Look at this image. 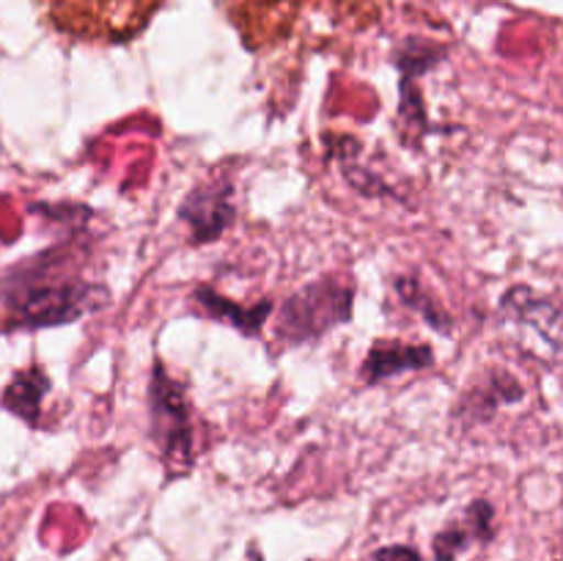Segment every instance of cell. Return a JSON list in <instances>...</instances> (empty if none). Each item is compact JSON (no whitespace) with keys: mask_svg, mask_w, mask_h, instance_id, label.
Listing matches in <instances>:
<instances>
[{"mask_svg":"<svg viewBox=\"0 0 563 561\" xmlns=\"http://www.w3.org/2000/svg\"><path fill=\"white\" fill-rule=\"evenodd\" d=\"M374 561H423L421 553L410 544H390V548H383L374 553Z\"/></svg>","mask_w":563,"mask_h":561,"instance_id":"30bf717a","label":"cell"},{"mask_svg":"<svg viewBox=\"0 0 563 561\" xmlns=\"http://www.w3.org/2000/svg\"><path fill=\"white\" fill-rule=\"evenodd\" d=\"M60 31L86 42H126L141 33L163 0H47Z\"/></svg>","mask_w":563,"mask_h":561,"instance_id":"7a4b0ae2","label":"cell"},{"mask_svg":"<svg viewBox=\"0 0 563 561\" xmlns=\"http://www.w3.org/2000/svg\"><path fill=\"white\" fill-rule=\"evenodd\" d=\"M511 322L537 336L544 346V358H563V302L533 295L531 289H515L504 300Z\"/></svg>","mask_w":563,"mask_h":561,"instance_id":"5b68a950","label":"cell"},{"mask_svg":"<svg viewBox=\"0 0 563 561\" xmlns=\"http://www.w3.org/2000/svg\"><path fill=\"white\" fill-rule=\"evenodd\" d=\"M104 292L82 284L64 273L53 251L33 256L5 273L0 284V300L9 308L11 328H47L77 319L88 308L99 306Z\"/></svg>","mask_w":563,"mask_h":561,"instance_id":"6da1fadb","label":"cell"},{"mask_svg":"<svg viewBox=\"0 0 563 561\" xmlns=\"http://www.w3.org/2000/svg\"><path fill=\"white\" fill-rule=\"evenodd\" d=\"M352 292L339 284H317L311 289L300 292L295 300H289L286 314L280 322L286 324V333L291 339H302V336H313L322 330L324 324L339 322L350 311Z\"/></svg>","mask_w":563,"mask_h":561,"instance_id":"277c9868","label":"cell"},{"mask_svg":"<svg viewBox=\"0 0 563 561\" xmlns=\"http://www.w3.org/2000/svg\"><path fill=\"white\" fill-rule=\"evenodd\" d=\"M493 539V506L487 501H476L467 509L465 520L443 528L434 537V561H456L473 542Z\"/></svg>","mask_w":563,"mask_h":561,"instance_id":"8992f818","label":"cell"},{"mask_svg":"<svg viewBox=\"0 0 563 561\" xmlns=\"http://www.w3.org/2000/svg\"><path fill=\"white\" fill-rule=\"evenodd\" d=\"M152 405H154V435L163 443L168 460L190 462V416L181 391L165 377L163 366H157L152 383Z\"/></svg>","mask_w":563,"mask_h":561,"instance_id":"3957f363","label":"cell"},{"mask_svg":"<svg viewBox=\"0 0 563 561\" xmlns=\"http://www.w3.org/2000/svg\"><path fill=\"white\" fill-rule=\"evenodd\" d=\"M229 187H212V190L192 193L190 201L181 207V218L192 223V234L198 240H212L229 226L231 198Z\"/></svg>","mask_w":563,"mask_h":561,"instance_id":"52a82bcc","label":"cell"},{"mask_svg":"<svg viewBox=\"0 0 563 561\" xmlns=\"http://www.w3.org/2000/svg\"><path fill=\"white\" fill-rule=\"evenodd\" d=\"M49 391V377L38 366L25 369V372L14 374L9 385L3 391V407L9 413H14L16 418L27 424L38 421V413H42V399Z\"/></svg>","mask_w":563,"mask_h":561,"instance_id":"ba28073f","label":"cell"},{"mask_svg":"<svg viewBox=\"0 0 563 561\" xmlns=\"http://www.w3.org/2000/svg\"><path fill=\"white\" fill-rule=\"evenodd\" d=\"M432 363V352L427 346H407V344H383L368 355L363 374L368 380H383L394 372H407V369H421Z\"/></svg>","mask_w":563,"mask_h":561,"instance_id":"9c48e42d","label":"cell"}]
</instances>
